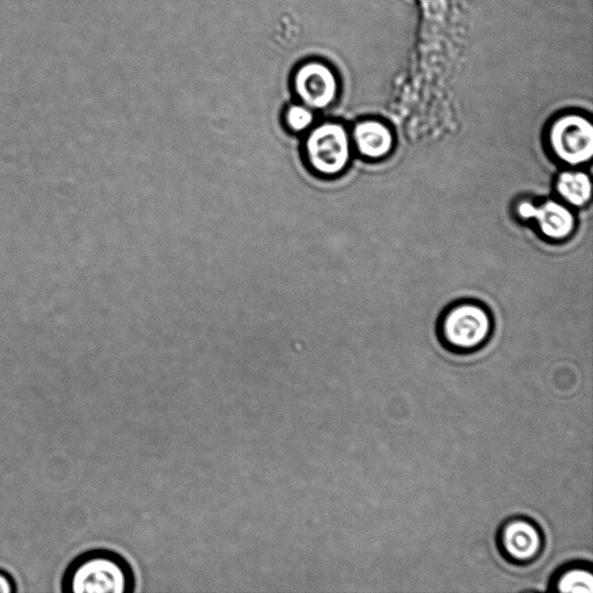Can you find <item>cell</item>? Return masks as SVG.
Returning <instances> with one entry per match:
<instances>
[{"label":"cell","instance_id":"11","mask_svg":"<svg viewBox=\"0 0 593 593\" xmlns=\"http://www.w3.org/2000/svg\"><path fill=\"white\" fill-rule=\"evenodd\" d=\"M284 124L290 133L295 135L306 134L316 123L313 109L304 104H295L287 108L284 113Z\"/></svg>","mask_w":593,"mask_h":593},{"label":"cell","instance_id":"5","mask_svg":"<svg viewBox=\"0 0 593 593\" xmlns=\"http://www.w3.org/2000/svg\"><path fill=\"white\" fill-rule=\"evenodd\" d=\"M496 541L503 558L515 566L531 565L545 547L543 531L526 517H512L503 522Z\"/></svg>","mask_w":593,"mask_h":593},{"label":"cell","instance_id":"10","mask_svg":"<svg viewBox=\"0 0 593 593\" xmlns=\"http://www.w3.org/2000/svg\"><path fill=\"white\" fill-rule=\"evenodd\" d=\"M552 589L558 592L591 593L593 591L592 571L584 565L565 567L554 576Z\"/></svg>","mask_w":593,"mask_h":593},{"label":"cell","instance_id":"8","mask_svg":"<svg viewBox=\"0 0 593 593\" xmlns=\"http://www.w3.org/2000/svg\"><path fill=\"white\" fill-rule=\"evenodd\" d=\"M353 142L364 158L383 159L392 152L394 137L391 129L383 122L365 120L356 124Z\"/></svg>","mask_w":593,"mask_h":593},{"label":"cell","instance_id":"9","mask_svg":"<svg viewBox=\"0 0 593 593\" xmlns=\"http://www.w3.org/2000/svg\"><path fill=\"white\" fill-rule=\"evenodd\" d=\"M555 189L561 199L577 208L587 206L592 196L591 179L584 172L566 171L561 173L556 180Z\"/></svg>","mask_w":593,"mask_h":593},{"label":"cell","instance_id":"12","mask_svg":"<svg viewBox=\"0 0 593 593\" xmlns=\"http://www.w3.org/2000/svg\"><path fill=\"white\" fill-rule=\"evenodd\" d=\"M18 585L16 580L7 571L0 569V593H16Z\"/></svg>","mask_w":593,"mask_h":593},{"label":"cell","instance_id":"3","mask_svg":"<svg viewBox=\"0 0 593 593\" xmlns=\"http://www.w3.org/2000/svg\"><path fill=\"white\" fill-rule=\"evenodd\" d=\"M493 321L477 304H460L445 314L439 327V340L455 354H472L490 339Z\"/></svg>","mask_w":593,"mask_h":593},{"label":"cell","instance_id":"2","mask_svg":"<svg viewBox=\"0 0 593 593\" xmlns=\"http://www.w3.org/2000/svg\"><path fill=\"white\" fill-rule=\"evenodd\" d=\"M303 155L310 170L320 177L334 178L346 171L351 159V138L338 122H322L307 131Z\"/></svg>","mask_w":593,"mask_h":593},{"label":"cell","instance_id":"1","mask_svg":"<svg viewBox=\"0 0 593 593\" xmlns=\"http://www.w3.org/2000/svg\"><path fill=\"white\" fill-rule=\"evenodd\" d=\"M135 575L128 561L109 549L95 548L73 559L61 580L64 593H130Z\"/></svg>","mask_w":593,"mask_h":593},{"label":"cell","instance_id":"7","mask_svg":"<svg viewBox=\"0 0 593 593\" xmlns=\"http://www.w3.org/2000/svg\"><path fill=\"white\" fill-rule=\"evenodd\" d=\"M517 214L522 219H537L540 232L545 238L561 241L573 234L576 219L566 206L549 200L541 206H533L530 202H522L517 208Z\"/></svg>","mask_w":593,"mask_h":593},{"label":"cell","instance_id":"4","mask_svg":"<svg viewBox=\"0 0 593 593\" xmlns=\"http://www.w3.org/2000/svg\"><path fill=\"white\" fill-rule=\"evenodd\" d=\"M549 145L563 163L580 166L593 157V126L585 117L569 114L556 120L548 133Z\"/></svg>","mask_w":593,"mask_h":593},{"label":"cell","instance_id":"6","mask_svg":"<svg viewBox=\"0 0 593 593\" xmlns=\"http://www.w3.org/2000/svg\"><path fill=\"white\" fill-rule=\"evenodd\" d=\"M338 89V80L325 64L310 62L296 73V94L302 104L313 111H322L331 106L338 95Z\"/></svg>","mask_w":593,"mask_h":593}]
</instances>
